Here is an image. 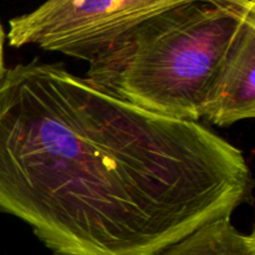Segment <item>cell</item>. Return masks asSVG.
<instances>
[{"label":"cell","instance_id":"1","mask_svg":"<svg viewBox=\"0 0 255 255\" xmlns=\"http://www.w3.org/2000/svg\"><path fill=\"white\" fill-rule=\"evenodd\" d=\"M243 152L111 96L64 64L0 79V212L52 255H158L248 201Z\"/></svg>","mask_w":255,"mask_h":255},{"label":"cell","instance_id":"2","mask_svg":"<svg viewBox=\"0 0 255 255\" xmlns=\"http://www.w3.org/2000/svg\"><path fill=\"white\" fill-rule=\"evenodd\" d=\"M254 20V0H189L120 37L85 79L152 114L199 122L214 72Z\"/></svg>","mask_w":255,"mask_h":255},{"label":"cell","instance_id":"3","mask_svg":"<svg viewBox=\"0 0 255 255\" xmlns=\"http://www.w3.org/2000/svg\"><path fill=\"white\" fill-rule=\"evenodd\" d=\"M189 0H46L9 21L7 41L90 62L149 17Z\"/></svg>","mask_w":255,"mask_h":255},{"label":"cell","instance_id":"4","mask_svg":"<svg viewBox=\"0 0 255 255\" xmlns=\"http://www.w3.org/2000/svg\"><path fill=\"white\" fill-rule=\"evenodd\" d=\"M255 20L239 34L209 85L203 117L228 127L255 116Z\"/></svg>","mask_w":255,"mask_h":255},{"label":"cell","instance_id":"5","mask_svg":"<svg viewBox=\"0 0 255 255\" xmlns=\"http://www.w3.org/2000/svg\"><path fill=\"white\" fill-rule=\"evenodd\" d=\"M158 255H255V233H242L229 217L202 224Z\"/></svg>","mask_w":255,"mask_h":255},{"label":"cell","instance_id":"6","mask_svg":"<svg viewBox=\"0 0 255 255\" xmlns=\"http://www.w3.org/2000/svg\"><path fill=\"white\" fill-rule=\"evenodd\" d=\"M4 41H5V32H4V29H2L1 24H0V79H1L5 69H6L4 64Z\"/></svg>","mask_w":255,"mask_h":255}]
</instances>
